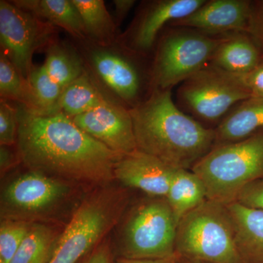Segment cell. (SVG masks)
Here are the masks:
<instances>
[{
  "label": "cell",
  "mask_w": 263,
  "mask_h": 263,
  "mask_svg": "<svg viewBox=\"0 0 263 263\" xmlns=\"http://www.w3.org/2000/svg\"><path fill=\"white\" fill-rule=\"evenodd\" d=\"M17 153L30 171L77 184L98 186L114 179L121 156L91 138L61 111L33 112L18 104Z\"/></svg>",
  "instance_id": "6da1fadb"
},
{
  "label": "cell",
  "mask_w": 263,
  "mask_h": 263,
  "mask_svg": "<svg viewBox=\"0 0 263 263\" xmlns=\"http://www.w3.org/2000/svg\"><path fill=\"white\" fill-rule=\"evenodd\" d=\"M137 149L175 169L188 170L216 143L215 130L181 111L171 89H152L143 101L129 108Z\"/></svg>",
  "instance_id": "7a4b0ae2"
},
{
  "label": "cell",
  "mask_w": 263,
  "mask_h": 263,
  "mask_svg": "<svg viewBox=\"0 0 263 263\" xmlns=\"http://www.w3.org/2000/svg\"><path fill=\"white\" fill-rule=\"evenodd\" d=\"M127 204V193L118 186L105 185L89 192L60 233L48 263L81 262L120 222Z\"/></svg>",
  "instance_id": "3957f363"
},
{
  "label": "cell",
  "mask_w": 263,
  "mask_h": 263,
  "mask_svg": "<svg viewBox=\"0 0 263 263\" xmlns=\"http://www.w3.org/2000/svg\"><path fill=\"white\" fill-rule=\"evenodd\" d=\"M207 200L228 205L249 183L263 177V133L242 141L218 144L194 164Z\"/></svg>",
  "instance_id": "277c9868"
},
{
  "label": "cell",
  "mask_w": 263,
  "mask_h": 263,
  "mask_svg": "<svg viewBox=\"0 0 263 263\" xmlns=\"http://www.w3.org/2000/svg\"><path fill=\"white\" fill-rule=\"evenodd\" d=\"M175 251L177 257L193 260L243 263L228 208L212 200H205L180 220Z\"/></svg>",
  "instance_id": "5b68a950"
},
{
  "label": "cell",
  "mask_w": 263,
  "mask_h": 263,
  "mask_svg": "<svg viewBox=\"0 0 263 263\" xmlns=\"http://www.w3.org/2000/svg\"><path fill=\"white\" fill-rule=\"evenodd\" d=\"M78 186L77 183L29 170L2 189L1 220L50 224L75 200Z\"/></svg>",
  "instance_id": "8992f818"
},
{
  "label": "cell",
  "mask_w": 263,
  "mask_h": 263,
  "mask_svg": "<svg viewBox=\"0 0 263 263\" xmlns=\"http://www.w3.org/2000/svg\"><path fill=\"white\" fill-rule=\"evenodd\" d=\"M179 223L166 197H150L136 204L122 222L118 236V257L165 259L176 257Z\"/></svg>",
  "instance_id": "52a82bcc"
},
{
  "label": "cell",
  "mask_w": 263,
  "mask_h": 263,
  "mask_svg": "<svg viewBox=\"0 0 263 263\" xmlns=\"http://www.w3.org/2000/svg\"><path fill=\"white\" fill-rule=\"evenodd\" d=\"M224 36L208 35L192 29H174L157 46L151 73L152 89H171L212 60Z\"/></svg>",
  "instance_id": "ba28073f"
},
{
  "label": "cell",
  "mask_w": 263,
  "mask_h": 263,
  "mask_svg": "<svg viewBox=\"0 0 263 263\" xmlns=\"http://www.w3.org/2000/svg\"><path fill=\"white\" fill-rule=\"evenodd\" d=\"M252 98L239 76L208 64L183 81L178 99L195 117L214 122L233 108Z\"/></svg>",
  "instance_id": "9c48e42d"
},
{
  "label": "cell",
  "mask_w": 263,
  "mask_h": 263,
  "mask_svg": "<svg viewBox=\"0 0 263 263\" xmlns=\"http://www.w3.org/2000/svg\"><path fill=\"white\" fill-rule=\"evenodd\" d=\"M55 31L54 26L21 9L11 1H0L1 52L25 79L34 67V53L53 42Z\"/></svg>",
  "instance_id": "30bf717a"
},
{
  "label": "cell",
  "mask_w": 263,
  "mask_h": 263,
  "mask_svg": "<svg viewBox=\"0 0 263 263\" xmlns=\"http://www.w3.org/2000/svg\"><path fill=\"white\" fill-rule=\"evenodd\" d=\"M72 120L91 138L121 157L137 149L129 108L111 99Z\"/></svg>",
  "instance_id": "8fae6325"
},
{
  "label": "cell",
  "mask_w": 263,
  "mask_h": 263,
  "mask_svg": "<svg viewBox=\"0 0 263 263\" xmlns=\"http://www.w3.org/2000/svg\"><path fill=\"white\" fill-rule=\"evenodd\" d=\"M205 3V0L148 2L124 34L125 47L140 54L148 53L155 46L157 36L164 26L188 16Z\"/></svg>",
  "instance_id": "7c38bea8"
},
{
  "label": "cell",
  "mask_w": 263,
  "mask_h": 263,
  "mask_svg": "<svg viewBox=\"0 0 263 263\" xmlns=\"http://www.w3.org/2000/svg\"><path fill=\"white\" fill-rule=\"evenodd\" d=\"M87 55L89 65L98 79L119 100L129 105V108L141 102V73L129 57L111 46L103 47L95 44Z\"/></svg>",
  "instance_id": "4fadbf2b"
},
{
  "label": "cell",
  "mask_w": 263,
  "mask_h": 263,
  "mask_svg": "<svg viewBox=\"0 0 263 263\" xmlns=\"http://www.w3.org/2000/svg\"><path fill=\"white\" fill-rule=\"evenodd\" d=\"M251 8L252 2L247 0H210L169 26L195 29L212 36L246 32Z\"/></svg>",
  "instance_id": "5bb4252c"
},
{
  "label": "cell",
  "mask_w": 263,
  "mask_h": 263,
  "mask_svg": "<svg viewBox=\"0 0 263 263\" xmlns=\"http://www.w3.org/2000/svg\"><path fill=\"white\" fill-rule=\"evenodd\" d=\"M176 169L157 157L136 149L123 156L114 166V179L150 197H165Z\"/></svg>",
  "instance_id": "9a60e30c"
},
{
  "label": "cell",
  "mask_w": 263,
  "mask_h": 263,
  "mask_svg": "<svg viewBox=\"0 0 263 263\" xmlns=\"http://www.w3.org/2000/svg\"><path fill=\"white\" fill-rule=\"evenodd\" d=\"M262 55L248 34L232 33L224 36L209 63L233 75L243 76L262 63Z\"/></svg>",
  "instance_id": "2e32d148"
},
{
  "label": "cell",
  "mask_w": 263,
  "mask_h": 263,
  "mask_svg": "<svg viewBox=\"0 0 263 263\" xmlns=\"http://www.w3.org/2000/svg\"><path fill=\"white\" fill-rule=\"evenodd\" d=\"M234 223L235 242L243 263H263V212L237 202L227 205Z\"/></svg>",
  "instance_id": "e0dca14e"
},
{
  "label": "cell",
  "mask_w": 263,
  "mask_h": 263,
  "mask_svg": "<svg viewBox=\"0 0 263 263\" xmlns=\"http://www.w3.org/2000/svg\"><path fill=\"white\" fill-rule=\"evenodd\" d=\"M21 9L45 22L65 29L72 37L87 39L82 19L71 0H15L11 1Z\"/></svg>",
  "instance_id": "ac0fdd59"
},
{
  "label": "cell",
  "mask_w": 263,
  "mask_h": 263,
  "mask_svg": "<svg viewBox=\"0 0 263 263\" xmlns=\"http://www.w3.org/2000/svg\"><path fill=\"white\" fill-rule=\"evenodd\" d=\"M263 128V99L251 98L238 104L215 129L216 143L242 141Z\"/></svg>",
  "instance_id": "d6986e66"
},
{
  "label": "cell",
  "mask_w": 263,
  "mask_h": 263,
  "mask_svg": "<svg viewBox=\"0 0 263 263\" xmlns=\"http://www.w3.org/2000/svg\"><path fill=\"white\" fill-rule=\"evenodd\" d=\"M165 197L179 223L183 216L207 200L206 190L193 171L176 169Z\"/></svg>",
  "instance_id": "ffe728a7"
},
{
  "label": "cell",
  "mask_w": 263,
  "mask_h": 263,
  "mask_svg": "<svg viewBox=\"0 0 263 263\" xmlns=\"http://www.w3.org/2000/svg\"><path fill=\"white\" fill-rule=\"evenodd\" d=\"M110 98L97 86L87 72L66 86L59 102V110L73 119L94 110Z\"/></svg>",
  "instance_id": "44dd1931"
},
{
  "label": "cell",
  "mask_w": 263,
  "mask_h": 263,
  "mask_svg": "<svg viewBox=\"0 0 263 263\" xmlns=\"http://www.w3.org/2000/svg\"><path fill=\"white\" fill-rule=\"evenodd\" d=\"M82 19L88 39L93 44L110 47L116 41L117 26L103 0H71Z\"/></svg>",
  "instance_id": "7402d4cb"
},
{
  "label": "cell",
  "mask_w": 263,
  "mask_h": 263,
  "mask_svg": "<svg viewBox=\"0 0 263 263\" xmlns=\"http://www.w3.org/2000/svg\"><path fill=\"white\" fill-rule=\"evenodd\" d=\"M60 233L50 224H31L10 263H48Z\"/></svg>",
  "instance_id": "603a6c76"
},
{
  "label": "cell",
  "mask_w": 263,
  "mask_h": 263,
  "mask_svg": "<svg viewBox=\"0 0 263 263\" xmlns=\"http://www.w3.org/2000/svg\"><path fill=\"white\" fill-rule=\"evenodd\" d=\"M43 65L63 89L86 72L79 53L67 45L56 42H52L47 48Z\"/></svg>",
  "instance_id": "cb8c5ba5"
},
{
  "label": "cell",
  "mask_w": 263,
  "mask_h": 263,
  "mask_svg": "<svg viewBox=\"0 0 263 263\" xmlns=\"http://www.w3.org/2000/svg\"><path fill=\"white\" fill-rule=\"evenodd\" d=\"M32 90L33 112L49 114L59 112V102L63 89L53 80L44 65L34 67L28 77Z\"/></svg>",
  "instance_id": "d4e9b609"
},
{
  "label": "cell",
  "mask_w": 263,
  "mask_h": 263,
  "mask_svg": "<svg viewBox=\"0 0 263 263\" xmlns=\"http://www.w3.org/2000/svg\"><path fill=\"white\" fill-rule=\"evenodd\" d=\"M0 96L2 100L17 102L32 108V90L28 79L17 70L4 53H0Z\"/></svg>",
  "instance_id": "484cf974"
},
{
  "label": "cell",
  "mask_w": 263,
  "mask_h": 263,
  "mask_svg": "<svg viewBox=\"0 0 263 263\" xmlns=\"http://www.w3.org/2000/svg\"><path fill=\"white\" fill-rule=\"evenodd\" d=\"M30 223L1 220L0 263H10L30 228Z\"/></svg>",
  "instance_id": "4316f807"
},
{
  "label": "cell",
  "mask_w": 263,
  "mask_h": 263,
  "mask_svg": "<svg viewBox=\"0 0 263 263\" xmlns=\"http://www.w3.org/2000/svg\"><path fill=\"white\" fill-rule=\"evenodd\" d=\"M18 109L7 100L0 101V145L13 146L18 137Z\"/></svg>",
  "instance_id": "83f0119b"
},
{
  "label": "cell",
  "mask_w": 263,
  "mask_h": 263,
  "mask_svg": "<svg viewBox=\"0 0 263 263\" xmlns=\"http://www.w3.org/2000/svg\"><path fill=\"white\" fill-rule=\"evenodd\" d=\"M235 202L249 209L263 212V177L242 189Z\"/></svg>",
  "instance_id": "f1b7e54d"
},
{
  "label": "cell",
  "mask_w": 263,
  "mask_h": 263,
  "mask_svg": "<svg viewBox=\"0 0 263 263\" xmlns=\"http://www.w3.org/2000/svg\"><path fill=\"white\" fill-rule=\"evenodd\" d=\"M245 33L254 40L263 53V1L252 2V8Z\"/></svg>",
  "instance_id": "f546056e"
},
{
  "label": "cell",
  "mask_w": 263,
  "mask_h": 263,
  "mask_svg": "<svg viewBox=\"0 0 263 263\" xmlns=\"http://www.w3.org/2000/svg\"><path fill=\"white\" fill-rule=\"evenodd\" d=\"M238 76L252 98L263 99V62L248 73Z\"/></svg>",
  "instance_id": "4dcf8cb0"
},
{
  "label": "cell",
  "mask_w": 263,
  "mask_h": 263,
  "mask_svg": "<svg viewBox=\"0 0 263 263\" xmlns=\"http://www.w3.org/2000/svg\"><path fill=\"white\" fill-rule=\"evenodd\" d=\"M114 252L110 240L105 238L102 243L93 249L80 263H114Z\"/></svg>",
  "instance_id": "1f68e13d"
},
{
  "label": "cell",
  "mask_w": 263,
  "mask_h": 263,
  "mask_svg": "<svg viewBox=\"0 0 263 263\" xmlns=\"http://www.w3.org/2000/svg\"><path fill=\"white\" fill-rule=\"evenodd\" d=\"M10 147L0 146V173L2 176L13 168L18 162H21L18 153L15 155Z\"/></svg>",
  "instance_id": "d6a6232c"
},
{
  "label": "cell",
  "mask_w": 263,
  "mask_h": 263,
  "mask_svg": "<svg viewBox=\"0 0 263 263\" xmlns=\"http://www.w3.org/2000/svg\"><path fill=\"white\" fill-rule=\"evenodd\" d=\"M136 3L134 0H114L115 6V22L118 26L122 23L124 18L130 11L133 5Z\"/></svg>",
  "instance_id": "836d02e7"
},
{
  "label": "cell",
  "mask_w": 263,
  "mask_h": 263,
  "mask_svg": "<svg viewBox=\"0 0 263 263\" xmlns=\"http://www.w3.org/2000/svg\"><path fill=\"white\" fill-rule=\"evenodd\" d=\"M177 256L165 259H129L117 257L114 263H176Z\"/></svg>",
  "instance_id": "e575fe53"
},
{
  "label": "cell",
  "mask_w": 263,
  "mask_h": 263,
  "mask_svg": "<svg viewBox=\"0 0 263 263\" xmlns=\"http://www.w3.org/2000/svg\"><path fill=\"white\" fill-rule=\"evenodd\" d=\"M176 263H209L202 262V261L193 260V259H189L183 258V257H177Z\"/></svg>",
  "instance_id": "d590c367"
}]
</instances>
